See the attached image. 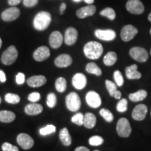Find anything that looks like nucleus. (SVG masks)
<instances>
[{"label": "nucleus", "instance_id": "32", "mask_svg": "<svg viewBox=\"0 0 151 151\" xmlns=\"http://www.w3.org/2000/svg\"><path fill=\"white\" fill-rule=\"evenodd\" d=\"M99 114L103 117L104 119L108 122H111L113 120V115L110 111L106 109H102L99 111Z\"/></svg>", "mask_w": 151, "mask_h": 151}, {"label": "nucleus", "instance_id": "17", "mask_svg": "<svg viewBox=\"0 0 151 151\" xmlns=\"http://www.w3.org/2000/svg\"><path fill=\"white\" fill-rule=\"evenodd\" d=\"M72 62V58L69 54H62L55 58L54 64L59 68H65L70 66Z\"/></svg>", "mask_w": 151, "mask_h": 151}, {"label": "nucleus", "instance_id": "14", "mask_svg": "<svg viewBox=\"0 0 151 151\" xmlns=\"http://www.w3.org/2000/svg\"><path fill=\"white\" fill-rule=\"evenodd\" d=\"M78 31L74 27L67 28L65 34V42L67 46H72L75 44L78 39Z\"/></svg>", "mask_w": 151, "mask_h": 151}, {"label": "nucleus", "instance_id": "52", "mask_svg": "<svg viewBox=\"0 0 151 151\" xmlns=\"http://www.w3.org/2000/svg\"><path fill=\"white\" fill-rule=\"evenodd\" d=\"M73 1H75V2H81V1H83V0H73Z\"/></svg>", "mask_w": 151, "mask_h": 151}, {"label": "nucleus", "instance_id": "33", "mask_svg": "<svg viewBox=\"0 0 151 151\" xmlns=\"http://www.w3.org/2000/svg\"><path fill=\"white\" fill-rule=\"evenodd\" d=\"M56 131V127L52 124H48L45 127H43L39 130V133L42 136H46L48 134L54 133Z\"/></svg>", "mask_w": 151, "mask_h": 151}, {"label": "nucleus", "instance_id": "37", "mask_svg": "<svg viewBox=\"0 0 151 151\" xmlns=\"http://www.w3.org/2000/svg\"><path fill=\"white\" fill-rule=\"evenodd\" d=\"M127 100L126 99H122L119 101V102L117 104L116 109L117 111H119L120 113L125 112L127 110Z\"/></svg>", "mask_w": 151, "mask_h": 151}, {"label": "nucleus", "instance_id": "30", "mask_svg": "<svg viewBox=\"0 0 151 151\" xmlns=\"http://www.w3.org/2000/svg\"><path fill=\"white\" fill-rule=\"evenodd\" d=\"M100 15L104 17H106V18H109L110 20H115V18H116V14L115 11L113 10V9L109 8V7L103 9V10L100 12Z\"/></svg>", "mask_w": 151, "mask_h": 151}, {"label": "nucleus", "instance_id": "41", "mask_svg": "<svg viewBox=\"0 0 151 151\" xmlns=\"http://www.w3.org/2000/svg\"><path fill=\"white\" fill-rule=\"evenodd\" d=\"M40 98H41V94L40 93H39V92H32V93H30L29 94V96H28V99H29V101H32V102L33 103L39 101V100L40 99Z\"/></svg>", "mask_w": 151, "mask_h": 151}, {"label": "nucleus", "instance_id": "23", "mask_svg": "<svg viewBox=\"0 0 151 151\" xmlns=\"http://www.w3.org/2000/svg\"><path fill=\"white\" fill-rule=\"evenodd\" d=\"M97 122V118L92 113H87L84 116L83 124L88 129H92L95 127Z\"/></svg>", "mask_w": 151, "mask_h": 151}, {"label": "nucleus", "instance_id": "15", "mask_svg": "<svg viewBox=\"0 0 151 151\" xmlns=\"http://www.w3.org/2000/svg\"><path fill=\"white\" fill-rule=\"evenodd\" d=\"M148 112V108L145 104H139L136 106L132 111V118L137 121H141L144 120Z\"/></svg>", "mask_w": 151, "mask_h": 151}, {"label": "nucleus", "instance_id": "53", "mask_svg": "<svg viewBox=\"0 0 151 151\" xmlns=\"http://www.w3.org/2000/svg\"><path fill=\"white\" fill-rule=\"evenodd\" d=\"M1 103V97H0V104Z\"/></svg>", "mask_w": 151, "mask_h": 151}, {"label": "nucleus", "instance_id": "24", "mask_svg": "<svg viewBox=\"0 0 151 151\" xmlns=\"http://www.w3.org/2000/svg\"><path fill=\"white\" fill-rule=\"evenodd\" d=\"M60 139L64 146H69L71 143V137L67 127L63 128L60 131Z\"/></svg>", "mask_w": 151, "mask_h": 151}, {"label": "nucleus", "instance_id": "51", "mask_svg": "<svg viewBox=\"0 0 151 151\" xmlns=\"http://www.w3.org/2000/svg\"><path fill=\"white\" fill-rule=\"evenodd\" d=\"M1 46H2V40H1V37H0V48H1Z\"/></svg>", "mask_w": 151, "mask_h": 151}, {"label": "nucleus", "instance_id": "42", "mask_svg": "<svg viewBox=\"0 0 151 151\" xmlns=\"http://www.w3.org/2000/svg\"><path fill=\"white\" fill-rule=\"evenodd\" d=\"M39 2V0H22V3L25 7H31L35 6Z\"/></svg>", "mask_w": 151, "mask_h": 151}, {"label": "nucleus", "instance_id": "49", "mask_svg": "<svg viewBox=\"0 0 151 151\" xmlns=\"http://www.w3.org/2000/svg\"><path fill=\"white\" fill-rule=\"evenodd\" d=\"M84 1L86 4H92L94 3V0H84Z\"/></svg>", "mask_w": 151, "mask_h": 151}, {"label": "nucleus", "instance_id": "28", "mask_svg": "<svg viewBox=\"0 0 151 151\" xmlns=\"http://www.w3.org/2000/svg\"><path fill=\"white\" fill-rule=\"evenodd\" d=\"M117 55L115 52L110 51L109 52L104 58V63L105 65L110 67L113 66L117 61Z\"/></svg>", "mask_w": 151, "mask_h": 151}, {"label": "nucleus", "instance_id": "27", "mask_svg": "<svg viewBox=\"0 0 151 151\" xmlns=\"http://www.w3.org/2000/svg\"><path fill=\"white\" fill-rule=\"evenodd\" d=\"M86 71L89 73L94 74L97 76H100L102 74V71L98 66L94 62H90L86 65Z\"/></svg>", "mask_w": 151, "mask_h": 151}, {"label": "nucleus", "instance_id": "47", "mask_svg": "<svg viewBox=\"0 0 151 151\" xmlns=\"http://www.w3.org/2000/svg\"><path fill=\"white\" fill-rule=\"evenodd\" d=\"M121 92H120V91H119V90H117V91L115 92L114 95H113V97L116 98V99H120V98H121Z\"/></svg>", "mask_w": 151, "mask_h": 151}, {"label": "nucleus", "instance_id": "50", "mask_svg": "<svg viewBox=\"0 0 151 151\" xmlns=\"http://www.w3.org/2000/svg\"><path fill=\"white\" fill-rule=\"evenodd\" d=\"M148 20H149L151 22V12L150 13V14L148 15Z\"/></svg>", "mask_w": 151, "mask_h": 151}, {"label": "nucleus", "instance_id": "20", "mask_svg": "<svg viewBox=\"0 0 151 151\" xmlns=\"http://www.w3.org/2000/svg\"><path fill=\"white\" fill-rule=\"evenodd\" d=\"M46 82L47 78L42 75L33 76L29 77L27 81V85L32 88H39L46 84Z\"/></svg>", "mask_w": 151, "mask_h": 151}, {"label": "nucleus", "instance_id": "26", "mask_svg": "<svg viewBox=\"0 0 151 151\" xmlns=\"http://www.w3.org/2000/svg\"><path fill=\"white\" fill-rule=\"evenodd\" d=\"M147 92L144 90H140L139 91L134 92V93H131L129 94V99L132 101L137 102V101H142L146 99L147 97Z\"/></svg>", "mask_w": 151, "mask_h": 151}, {"label": "nucleus", "instance_id": "55", "mask_svg": "<svg viewBox=\"0 0 151 151\" xmlns=\"http://www.w3.org/2000/svg\"><path fill=\"white\" fill-rule=\"evenodd\" d=\"M94 151H100V150H94Z\"/></svg>", "mask_w": 151, "mask_h": 151}, {"label": "nucleus", "instance_id": "56", "mask_svg": "<svg viewBox=\"0 0 151 151\" xmlns=\"http://www.w3.org/2000/svg\"><path fill=\"white\" fill-rule=\"evenodd\" d=\"M150 55H151V49H150Z\"/></svg>", "mask_w": 151, "mask_h": 151}, {"label": "nucleus", "instance_id": "22", "mask_svg": "<svg viewBox=\"0 0 151 151\" xmlns=\"http://www.w3.org/2000/svg\"><path fill=\"white\" fill-rule=\"evenodd\" d=\"M137 65H132L129 66L125 69L126 77L130 80L133 79H140L141 78V73L137 70Z\"/></svg>", "mask_w": 151, "mask_h": 151}, {"label": "nucleus", "instance_id": "11", "mask_svg": "<svg viewBox=\"0 0 151 151\" xmlns=\"http://www.w3.org/2000/svg\"><path fill=\"white\" fill-rule=\"evenodd\" d=\"M94 35L100 40L111 41L114 40L116 37V33L113 29H96Z\"/></svg>", "mask_w": 151, "mask_h": 151}, {"label": "nucleus", "instance_id": "45", "mask_svg": "<svg viewBox=\"0 0 151 151\" xmlns=\"http://www.w3.org/2000/svg\"><path fill=\"white\" fill-rule=\"evenodd\" d=\"M21 1L22 0H8V3L9 5L14 6L19 4Z\"/></svg>", "mask_w": 151, "mask_h": 151}, {"label": "nucleus", "instance_id": "2", "mask_svg": "<svg viewBox=\"0 0 151 151\" xmlns=\"http://www.w3.org/2000/svg\"><path fill=\"white\" fill-rule=\"evenodd\" d=\"M102 45L97 41H90L85 45L83 48L84 54L88 58L91 60H97L103 53Z\"/></svg>", "mask_w": 151, "mask_h": 151}, {"label": "nucleus", "instance_id": "48", "mask_svg": "<svg viewBox=\"0 0 151 151\" xmlns=\"http://www.w3.org/2000/svg\"><path fill=\"white\" fill-rule=\"evenodd\" d=\"M75 151H90V150L88 148H86V147L80 146V147H78V148H76Z\"/></svg>", "mask_w": 151, "mask_h": 151}, {"label": "nucleus", "instance_id": "19", "mask_svg": "<svg viewBox=\"0 0 151 151\" xmlns=\"http://www.w3.org/2000/svg\"><path fill=\"white\" fill-rule=\"evenodd\" d=\"M63 37L59 31H55L49 37V43L52 48H59L63 42Z\"/></svg>", "mask_w": 151, "mask_h": 151}, {"label": "nucleus", "instance_id": "46", "mask_svg": "<svg viewBox=\"0 0 151 151\" xmlns=\"http://www.w3.org/2000/svg\"><path fill=\"white\" fill-rule=\"evenodd\" d=\"M66 8H67V4H66V3H62L61 6H60V15L64 14Z\"/></svg>", "mask_w": 151, "mask_h": 151}, {"label": "nucleus", "instance_id": "21", "mask_svg": "<svg viewBox=\"0 0 151 151\" xmlns=\"http://www.w3.org/2000/svg\"><path fill=\"white\" fill-rule=\"evenodd\" d=\"M43 111V106L39 104L32 103L27 104L24 108V112L29 116H36L40 114Z\"/></svg>", "mask_w": 151, "mask_h": 151}, {"label": "nucleus", "instance_id": "34", "mask_svg": "<svg viewBox=\"0 0 151 151\" xmlns=\"http://www.w3.org/2000/svg\"><path fill=\"white\" fill-rule=\"evenodd\" d=\"M105 83L109 94H110L111 97H113L115 92L117 91V85L109 80H106Z\"/></svg>", "mask_w": 151, "mask_h": 151}, {"label": "nucleus", "instance_id": "7", "mask_svg": "<svg viewBox=\"0 0 151 151\" xmlns=\"http://www.w3.org/2000/svg\"><path fill=\"white\" fill-rule=\"evenodd\" d=\"M126 9L132 14L140 15L145 10L144 6L140 0H128L126 3Z\"/></svg>", "mask_w": 151, "mask_h": 151}, {"label": "nucleus", "instance_id": "9", "mask_svg": "<svg viewBox=\"0 0 151 151\" xmlns=\"http://www.w3.org/2000/svg\"><path fill=\"white\" fill-rule=\"evenodd\" d=\"M20 15V9L18 7L12 6L3 11L1 14V19L5 22H11L18 19Z\"/></svg>", "mask_w": 151, "mask_h": 151}, {"label": "nucleus", "instance_id": "6", "mask_svg": "<svg viewBox=\"0 0 151 151\" xmlns=\"http://www.w3.org/2000/svg\"><path fill=\"white\" fill-rule=\"evenodd\" d=\"M129 55L132 59L139 62H145L148 59V53L145 48L133 47L130 49Z\"/></svg>", "mask_w": 151, "mask_h": 151}, {"label": "nucleus", "instance_id": "36", "mask_svg": "<svg viewBox=\"0 0 151 151\" xmlns=\"http://www.w3.org/2000/svg\"><path fill=\"white\" fill-rule=\"evenodd\" d=\"M104 143V139L99 136H93L89 139V143L92 146H98Z\"/></svg>", "mask_w": 151, "mask_h": 151}, {"label": "nucleus", "instance_id": "35", "mask_svg": "<svg viewBox=\"0 0 151 151\" xmlns=\"http://www.w3.org/2000/svg\"><path fill=\"white\" fill-rule=\"evenodd\" d=\"M46 104L48 106L50 107V108H53L54 106H55L57 104V97L55 94L52 93V92L49 93L48 96H47Z\"/></svg>", "mask_w": 151, "mask_h": 151}, {"label": "nucleus", "instance_id": "25", "mask_svg": "<svg viewBox=\"0 0 151 151\" xmlns=\"http://www.w3.org/2000/svg\"><path fill=\"white\" fill-rule=\"evenodd\" d=\"M15 119H16V114L12 111H0V122H4V123H9V122L14 121Z\"/></svg>", "mask_w": 151, "mask_h": 151}, {"label": "nucleus", "instance_id": "39", "mask_svg": "<svg viewBox=\"0 0 151 151\" xmlns=\"http://www.w3.org/2000/svg\"><path fill=\"white\" fill-rule=\"evenodd\" d=\"M113 76H114V80L116 81V84L119 87H121L124 83V78L121 72L118 70L116 71L113 74Z\"/></svg>", "mask_w": 151, "mask_h": 151}, {"label": "nucleus", "instance_id": "4", "mask_svg": "<svg viewBox=\"0 0 151 151\" xmlns=\"http://www.w3.org/2000/svg\"><path fill=\"white\" fill-rule=\"evenodd\" d=\"M66 105L67 109L72 112L78 111L81 108V101L78 94L74 92H71L66 97Z\"/></svg>", "mask_w": 151, "mask_h": 151}, {"label": "nucleus", "instance_id": "16", "mask_svg": "<svg viewBox=\"0 0 151 151\" xmlns=\"http://www.w3.org/2000/svg\"><path fill=\"white\" fill-rule=\"evenodd\" d=\"M96 11H97V9H96L95 6L88 5L78 9L76 14L78 18L84 19L88 18V17L93 16L96 13Z\"/></svg>", "mask_w": 151, "mask_h": 151}, {"label": "nucleus", "instance_id": "12", "mask_svg": "<svg viewBox=\"0 0 151 151\" xmlns=\"http://www.w3.org/2000/svg\"><path fill=\"white\" fill-rule=\"evenodd\" d=\"M86 102L92 108H98L101 105V99L99 94L94 91H90L86 94Z\"/></svg>", "mask_w": 151, "mask_h": 151}, {"label": "nucleus", "instance_id": "43", "mask_svg": "<svg viewBox=\"0 0 151 151\" xmlns=\"http://www.w3.org/2000/svg\"><path fill=\"white\" fill-rule=\"evenodd\" d=\"M16 81L17 84L22 85L24 84V81H25V76L23 73L19 72L16 76Z\"/></svg>", "mask_w": 151, "mask_h": 151}, {"label": "nucleus", "instance_id": "8", "mask_svg": "<svg viewBox=\"0 0 151 151\" xmlns=\"http://www.w3.org/2000/svg\"><path fill=\"white\" fill-rule=\"evenodd\" d=\"M137 33L138 29L137 28L131 24H127L122 28L120 32V37L124 42H128L132 40L137 35Z\"/></svg>", "mask_w": 151, "mask_h": 151}, {"label": "nucleus", "instance_id": "31", "mask_svg": "<svg viewBox=\"0 0 151 151\" xmlns=\"http://www.w3.org/2000/svg\"><path fill=\"white\" fill-rule=\"evenodd\" d=\"M5 100L6 102L11 104H16L20 101V98L18 94L14 93H7L5 95Z\"/></svg>", "mask_w": 151, "mask_h": 151}, {"label": "nucleus", "instance_id": "18", "mask_svg": "<svg viewBox=\"0 0 151 151\" xmlns=\"http://www.w3.org/2000/svg\"><path fill=\"white\" fill-rule=\"evenodd\" d=\"M72 84L76 89L82 90L87 85V78L83 73H77L72 78Z\"/></svg>", "mask_w": 151, "mask_h": 151}, {"label": "nucleus", "instance_id": "54", "mask_svg": "<svg viewBox=\"0 0 151 151\" xmlns=\"http://www.w3.org/2000/svg\"><path fill=\"white\" fill-rule=\"evenodd\" d=\"M150 35H151V29H150Z\"/></svg>", "mask_w": 151, "mask_h": 151}, {"label": "nucleus", "instance_id": "1", "mask_svg": "<svg viewBox=\"0 0 151 151\" xmlns=\"http://www.w3.org/2000/svg\"><path fill=\"white\" fill-rule=\"evenodd\" d=\"M51 14L47 11H40L36 15L33 20V26L38 31L46 29L51 23Z\"/></svg>", "mask_w": 151, "mask_h": 151}, {"label": "nucleus", "instance_id": "40", "mask_svg": "<svg viewBox=\"0 0 151 151\" xmlns=\"http://www.w3.org/2000/svg\"><path fill=\"white\" fill-rule=\"evenodd\" d=\"M2 151H19L18 147L14 146L8 142L4 143L1 146Z\"/></svg>", "mask_w": 151, "mask_h": 151}, {"label": "nucleus", "instance_id": "10", "mask_svg": "<svg viewBox=\"0 0 151 151\" xmlns=\"http://www.w3.org/2000/svg\"><path fill=\"white\" fill-rule=\"evenodd\" d=\"M17 142L19 146H20V147L24 150H28L32 148L35 144V141L32 138L25 133L19 134L17 137Z\"/></svg>", "mask_w": 151, "mask_h": 151}, {"label": "nucleus", "instance_id": "5", "mask_svg": "<svg viewBox=\"0 0 151 151\" xmlns=\"http://www.w3.org/2000/svg\"><path fill=\"white\" fill-rule=\"evenodd\" d=\"M118 134L121 137H129L132 132V128L127 119L122 118L118 120L116 126Z\"/></svg>", "mask_w": 151, "mask_h": 151}, {"label": "nucleus", "instance_id": "44", "mask_svg": "<svg viewBox=\"0 0 151 151\" xmlns=\"http://www.w3.org/2000/svg\"><path fill=\"white\" fill-rule=\"evenodd\" d=\"M6 81V76L4 71L2 70H0V82L5 83Z\"/></svg>", "mask_w": 151, "mask_h": 151}, {"label": "nucleus", "instance_id": "38", "mask_svg": "<svg viewBox=\"0 0 151 151\" xmlns=\"http://www.w3.org/2000/svg\"><path fill=\"white\" fill-rule=\"evenodd\" d=\"M83 120L84 116L81 113H76L71 118V122L76 124H78L79 126L83 124Z\"/></svg>", "mask_w": 151, "mask_h": 151}, {"label": "nucleus", "instance_id": "29", "mask_svg": "<svg viewBox=\"0 0 151 151\" xmlns=\"http://www.w3.org/2000/svg\"><path fill=\"white\" fill-rule=\"evenodd\" d=\"M56 90L59 92H64L67 88V81L63 77H59L55 81Z\"/></svg>", "mask_w": 151, "mask_h": 151}, {"label": "nucleus", "instance_id": "3", "mask_svg": "<svg viewBox=\"0 0 151 151\" xmlns=\"http://www.w3.org/2000/svg\"><path fill=\"white\" fill-rule=\"evenodd\" d=\"M18 56V52L15 46H9L1 57V61L5 65H11L16 62Z\"/></svg>", "mask_w": 151, "mask_h": 151}, {"label": "nucleus", "instance_id": "13", "mask_svg": "<svg viewBox=\"0 0 151 151\" xmlns=\"http://www.w3.org/2000/svg\"><path fill=\"white\" fill-rule=\"evenodd\" d=\"M50 55V51L47 46H43L37 48L33 53V58L37 62H42L48 59Z\"/></svg>", "mask_w": 151, "mask_h": 151}]
</instances>
